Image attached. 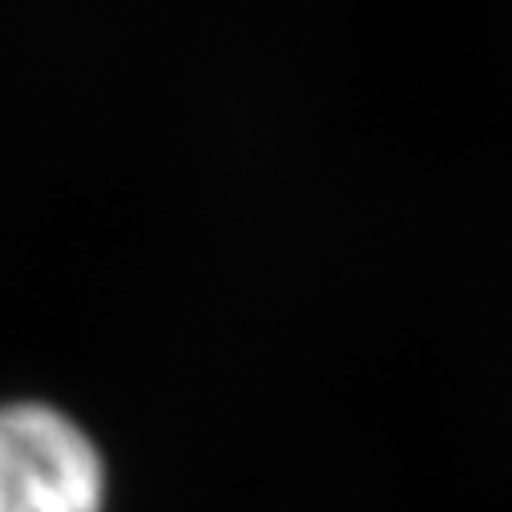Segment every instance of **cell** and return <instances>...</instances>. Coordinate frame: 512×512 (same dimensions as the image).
Wrapping results in <instances>:
<instances>
[{
  "instance_id": "6da1fadb",
  "label": "cell",
  "mask_w": 512,
  "mask_h": 512,
  "mask_svg": "<svg viewBox=\"0 0 512 512\" xmlns=\"http://www.w3.org/2000/svg\"><path fill=\"white\" fill-rule=\"evenodd\" d=\"M105 468L89 436L45 404L0 408V512H101Z\"/></svg>"
}]
</instances>
